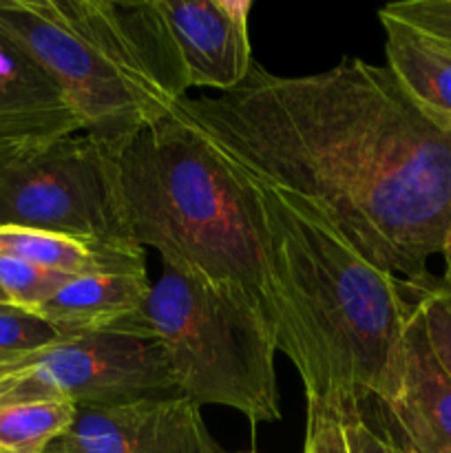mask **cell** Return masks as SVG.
Wrapping results in <instances>:
<instances>
[{
  "instance_id": "1",
  "label": "cell",
  "mask_w": 451,
  "mask_h": 453,
  "mask_svg": "<svg viewBox=\"0 0 451 453\" xmlns=\"http://www.w3.org/2000/svg\"><path fill=\"white\" fill-rule=\"evenodd\" d=\"M230 171L308 202L376 268L429 277L451 233V131L387 66L343 58L310 75L252 65L234 91L172 109Z\"/></svg>"
},
{
  "instance_id": "2",
  "label": "cell",
  "mask_w": 451,
  "mask_h": 453,
  "mask_svg": "<svg viewBox=\"0 0 451 453\" xmlns=\"http://www.w3.org/2000/svg\"><path fill=\"white\" fill-rule=\"evenodd\" d=\"M250 184L303 345L308 410L363 411L387 385L414 312L405 281L358 255L308 202Z\"/></svg>"
},
{
  "instance_id": "3",
  "label": "cell",
  "mask_w": 451,
  "mask_h": 453,
  "mask_svg": "<svg viewBox=\"0 0 451 453\" xmlns=\"http://www.w3.org/2000/svg\"><path fill=\"white\" fill-rule=\"evenodd\" d=\"M118 166L133 242L172 268L248 292L277 330L279 352L303 376V345L274 279L250 181L172 115L122 142Z\"/></svg>"
},
{
  "instance_id": "4",
  "label": "cell",
  "mask_w": 451,
  "mask_h": 453,
  "mask_svg": "<svg viewBox=\"0 0 451 453\" xmlns=\"http://www.w3.org/2000/svg\"><path fill=\"white\" fill-rule=\"evenodd\" d=\"M0 31L47 71L82 133L104 144L171 118L186 97L149 3L0 0Z\"/></svg>"
},
{
  "instance_id": "5",
  "label": "cell",
  "mask_w": 451,
  "mask_h": 453,
  "mask_svg": "<svg viewBox=\"0 0 451 453\" xmlns=\"http://www.w3.org/2000/svg\"><path fill=\"white\" fill-rule=\"evenodd\" d=\"M144 321L180 396L230 407L255 425L281 418L277 330L241 288L164 264Z\"/></svg>"
},
{
  "instance_id": "6",
  "label": "cell",
  "mask_w": 451,
  "mask_h": 453,
  "mask_svg": "<svg viewBox=\"0 0 451 453\" xmlns=\"http://www.w3.org/2000/svg\"><path fill=\"white\" fill-rule=\"evenodd\" d=\"M0 226L135 243L118 146L87 133L0 144Z\"/></svg>"
},
{
  "instance_id": "7",
  "label": "cell",
  "mask_w": 451,
  "mask_h": 453,
  "mask_svg": "<svg viewBox=\"0 0 451 453\" xmlns=\"http://www.w3.org/2000/svg\"><path fill=\"white\" fill-rule=\"evenodd\" d=\"M180 396L159 341L126 332L65 339L29 354L0 376V405L60 398L78 405H118Z\"/></svg>"
},
{
  "instance_id": "8",
  "label": "cell",
  "mask_w": 451,
  "mask_h": 453,
  "mask_svg": "<svg viewBox=\"0 0 451 453\" xmlns=\"http://www.w3.org/2000/svg\"><path fill=\"white\" fill-rule=\"evenodd\" d=\"M250 0H150L149 12L181 87L230 93L252 60Z\"/></svg>"
},
{
  "instance_id": "9",
  "label": "cell",
  "mask_w": 451,
  "mask_h": 453,
  "mask_svg": "<svg viewBox=\"0 0 451 453\" xmlns=\"http://www.w3.org/2000/svg\"><path fill=\"white\" fill-rule=\"evenodd\" d=\"M44 453H221L202 407L186 396L78 405L71 427Z\"/></svg>"
},
{
  "instance_id": "10",
  "label": "cell",
  "mask_w": 451,
  "mask_h": 453,
  "mask_svg": "<svg viewBox=\"0 0 451 453\" xmlns=\"http://www.w3.org/2000/svg\"><path fill=\"white\" fill-rule=\"evenodd\" d=\"M376 403L396 441L416 453H451V374L438 358L416 303L392 376Z\"/></svg>"
},
{
  "instance_id": "11",
  "label": "cell",
  "mask_w": 451,
  "mask_h": 453,
  "mask_svg": "<svg viewBox=\"0 0 451 453\" xmlns=\"http://www.w3.org/2000/svg\"><path fill=\"white\" fill-rule=\"evenodd\" d=\"M150 288L146 270L69 277L34 312L65 339L100 332H126L150 339L144 321Z\"/></svg>"
},
{
  "instance_id": "12",
  "label": "cell",
  "mask_w": 451,
  "mask_h": 453,
  "mask_svg": "<svg viewBox=\"0 0 451 453\" xmlns=\"http://www.w3.org/2000/svg\"><path fill=\"white\" fill-rule=\"evenodd\" d=\"M82 133L57 84L0 31V144Z\"/></svg>"
},
{
  "instance_id": "13",
  "label": "cell",
  "mask_w": 451,
  "mask_h": 453,
  "mask_svg": "<svg viewBox=\"0 0 451 453\" xmlns=\"http://www.w3.org/2000/svg\"><path fill=\"white\" fill-rule=\"evenodd\" d=\"M378 20L385 29L387 69L432 122L451 131V51L383 9Z\"/></svg>"
},
{
  "instance_id": "14",
  "label": "cell",
  "mask_w": 451,
  "mask_h": 453,
  "mask_svg": "<svg viewBox=\"0 0 451 453\" xmlns=\"http://www.w3.org/2000/svg\"><path fill=\"white\" fill-rule=\"evenodd\" d=\"M0 252L66 277L146 270L144 248L137 243L96 242L16 226H0Z\"/></svg>"
},
{
  "instance_id": "15",
  "label": "cell",
  "mask_w": 451,
  "mask_h": 453,
  "mask_svg": "<svg viewBox=\"0 0 451 453\" xmlns=\"http://www.w3.org/2000/svg\"><path fill=\"white\" fill-rule=\"evenodd\" d=\"M75 418V405L60 398L0 405V453H44Z\"/></svg>"
},
{
  "instance_id": "16",
  "label": "cell",
  "mask_w": 451,
  "mask_h": 453,
  "mask_svg": "<svg viewBox=\"0 0 451 453\" xmlns=\"http://www.w3.org/2000/svg\"><path fill=\"white\" fill-rule=\"evenodd\" d=\"M66 274L51 273L18 257L0 252V290L7 295L9 303L34 312L40 303L49 299L62 283Z\"/></svg>"
},
{
  "instance_id": "17",
  "label": "cell",
  "mask_w": 451,
  "mask_h": 453,
  "mask_svg": "<svg viewBox=\"0 0 451 453\" xmlns=\"http://www.w3.org/2000/svg\"><path fill=\"white\" fill-rule=\"evenodd\" d=\"M411 301L423 314L427 336L438 358L451 374V286L429 274L423 281H405Z\"/></svg>"
},
{
  "instance_id": "18",
  "label": "cell",
  "mask_w": 451,
  "mask_h": 453,
  "mask_svg": "<svg viewBox=\"0 0 451 453\" xmlns=\"http://www.w3.org/2000/svg\"><path fill=\"white\" fill-rule=\"evenodd\" d=\"M65 341V336L31 310L0 303V354L27 357Z\"/></svg>"
},
{
  "instance_id": "19",
  "label": "cell",
  "mask_w": 451,
  "mask_h": 453,
  "mask_svg": "<svg viewBox=\"0 0 451 453\" xmlns=\"http://www.w3.org/2000/svg\"><path fill=\"white\" fill-rule=\"evenodd\" d=\"M385 13L414 27L451 51V0H409L383 7Z\"/></svg>"
},
{
  "instance_id": "20",
  "label": "cell",
  "mask_w": 451,
  "mask_h": 453,
  "mask_svg": "<svg viewBox=\"0 0 451 453\" xmlns=\"http://www.w3.org/2000/svg\"><path fill=\"white\" fill-rule=\"evenodd\" d=\"M339 418L343 423L348 453H402L392 434L371 427L365 410L348 411V414H340Z\"/></svg>"
},
{
  "instance_id": "21",
  "label": "cell",
  "mask_w": 451,
  "mask_h": 453,
  "mask_svg": "<svg viewBox=\"0 0 451 453\" xmlns=\"http://www.w3.org/2000/svg\"><path fill=\"white\" fill-rule=\"evenodd\" d=\"M303 453H348L339 416L327 410H308Z\"/></svg>"
},
{
  "instance_id": "22",
  "label": "cell",
  "mask_w": 451,
  "mask_h": 453,
  "mask_svg": "<svg viewBox=\"0 0 451 453\" xmlns=\"http://www.w3.org/2000/svg\"><path fill=\"white\" fill-rule=\"evenodd\" d=\"M442 259H445V279H442V281H445L447 286H451V233L449 239H447L445 250H442Z\"/></svg>"
},
{
  "instance_id": "23",
  "label": "cell",
  "mask_w": 451,
  "mask_h": 453,
  "mask_svg": "<svg viewBox=\"0 0 451 453\" xmlns=\"http://www.w3.org/2000/svg\"><path fill=\"white\" fill-rule=\"evenodd\" d=\"M27 357H29V354H27ZM22 358H25V357H7V354H0V376H3L4 372L11 370L16 363H20Z\"/></svg>"
},
{
  "instance_id": "24",
  "label": "cell",
  "mask_w": 451,
  "mask_h": 453,
  "mask_svg": "<svg viewBox=\"0 0 451 453\" xmlns=\"http://www.w3.org/2000/svg\"><path fill=\"white\" fill-rule=\"evenodd\" d=\"M392 438H394V436H392ZM394 441H396V438H394ZM396 442H398V447H401L402 453H416L414 449H409V447H407L405 442H401V441H396Z\"/></svg>"
},
{
  "instance_id": "25",
  "label": "cell",
  "mask_w": 451,
  "mask_h": 453,
  "mask_svg": "<svg viewBox=\"0 0 451 453\" xmlns=\"http://www.w3.org/2000/svg\"><path fill=\"white\" fill-rule=\"evenodd\" d=\"M0 303H9L7 295H4V292H3V290H0Z\"/></svg>"
}]
</instances>
